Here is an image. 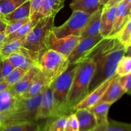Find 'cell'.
Masks as SVG:
<instances>
[{
    "label": "cell",
    "instance_id": "cell-1",
    "mask_svg": "<svg viewBox=\"0 0 131 131\" xmlns=\"http://www.w3.org/2000/svg\"><path fill=\"white\" fill-rule=\"evenodd\" d=\"M124 55L125 46L116 37L104 38L80 59L91 60L95 64L89 86V93L116 75L118 63Z\"/></svg>",
    "mask_w": 131,
    "mask_h": 131
},
{
    "label": "cell",
    "instance_id": "cell-2",
    "mask_svg": "<svg viewBox=\"0 0 131 131\" xmlns=\"http://www.w3.org/2000/svg\"><path fill=\"white\" fill-rule=\"evenodd\" d=\"M76 70L67 100V108L70 113L74 107L89 94V86L94 74L95 64L92 60L83 59L78 61Z\"/></svg>",
    "mask_w": 131,
    "mask_h": 131
},
{
    "label": "cell",
    "instance_id": "cell-3",
    "mask_svg": "<svg viewBox=\"0 0 131 131\" xmlns=\"http://www.w3.org/2000/svg\"><path fill=\"white\" fill-rule=\"evenodd\" d=\"M78 66L79 62L69 64L67 69L50 84L55 104L54 119L71 114L67 108L68 96Z\"/></svg>",
    "mask_w": 131,
    "mask_h": 131
},
{
    "label": "cell",
    "instance_id": "cell-4",
    "mask_svg": "<svg viewBox=\"0 0 131 131\" xmlns=\"http://www.w3.org/2000/svg\"><path fill=\"white\" fill-rule=\"evenodd\" d=\"M54 16L38 19L34 28L24 37L22 47L37 52L41 56L47 50L46 41L54 27Z\"/></svg>",
    "mask_w": 131,
    "mask_h": 131
},
{
    "label": "cell",
    "instance_id": "cell-5",
    "mask_svg": "<svg viewBox=\"0 0 131 131\" xmlns=\"http://www.w3.org/2000/svg\"><path fill=\"white\" fill-rule=\"evenodd\" d=\"M43 92L31 98H17L15 106L5 123L31 122L37 121L38 108ZM4 123V124H5Z\"/></svg>",
    "mask_w": 131,
    "mask_h": 131
},
{
    "label": "cell",
    "instance_id": "cell-6",
    "mask_svg": "<svg viewBox=\"0 0 131 131\" xmlns=\"http://www.w3.org/2000/svg\"><path fill=\"white\" fill-rule=\"evenodd\" d=\"M69 64L67 58L51 49L45 51L39 60L41 70L51 82L63 72Z\"/></svg>",
    "mask_w": 131,
    "mask_h": 131
},
{
    "label": "cell",
    "instance_id": "cell-7",
    "mask_svg": "<svg viewBox=\"0 0 131 131\" xmlns=\"http://www.w3.org/2000/svg\"><path fill=\"white\" fill-rule=\"evenodd\" d=\"M90 15L81 11H73L69 19L60 26H54L52 32L58 38L68 36L80 37Z\"/></svg>",
    "mask_w": 131,
    "mask_h": 131
},
{
    "label": "cell",
    "instance_id": "cell-8",
    "mask_svg": "<svg viewBox=\"0 0 131 131\" xmlns=\"http://www.w3.org/2000/svg\"><path fill=\"white\" fill-rule=\"evenodd\" d=\"M80 40V37L77 36L58 38L51 31L47 38L46 47L47 49L53 50L68 58Z\"/></svg>",
    "mask_w": 131,
    "mask_h": 131
},
{
    "label": "cell",
    "instance_id": "cell-9",
    "mask_svg": "<svg viewBox=\"0 0 131 131\" xmlns=\"http://www.w3.org/2000/svg\"><path fill=\"white\" fill-rule=\"evenodd\" d=\"M104 37H102L101 33H99L93 37L80 40L78 46L75 47V49L67 58L70 64L78 62L81 58H83L88 51H90Z\"/></svg>",
    "mask_w": 131,
    "mask_h": 131
},
{
    "label": "cell",
    "instance_id": "cell-10",
    "mask_svg": "<svg viewBox=\"0 0 131 131\" xmlns=\"http://www.w3.org/2000/svg\"><path fill=\"white\" fill-rule=\"evenodd\" d=\"M40 70V67H33L30 68L16 84L9 87L8 90L12 96L15 98H19L25 93L31 84L35 77Z\"/></svg>",
    "mask_w": 131,
    "mask_h": 131
},
{
    "label": "cell",
    "instance_id": "cell-11",
    "mask_svg": "<svg viewBox=\"0 0 131 131\" xmlns=\"http://www.w3.org/2000/svg\"><path fill=\"white\" fill-rule=\"evenodd\" d=\"M54 110L55 104L53 93L49 85L43 92L40 105L37 113V121L49 118L54 119Z\"/></svg>",
    "mask_w": 131,
    "mask_h": 131
},
{
    "label": "cell",
    "instance_id": "cell-12",
    "mask_svg": "<svg viewBox=\"0 0 131 131\" xmlns=\"http://www.w3.org/2000/svg\"><path fill=\"white\" fill-rule=\"evenodd\" d=\"M131 15V6L124 1L117 5L113 27L107 38H115L122 30Z\"/></svg>",
    "mask_w": 131,
    "mask_h": 131
},
{
    "label": "cell",
    "instance_id": "cell-13",
    "mask_svg": "<svg viewBox=\"0 0 131 131\" xmlns=\"http://www.w3.org/2000/svg\"><path fill=\"white\" fill-rule=\"evenodd\" d=\"M113 77L102 83L94 90L90 93L84 99L82 100L79 103H78L74 107V110H73L74 112L77 110H81V109H88L95 106L104 94L106 90L107 89L109 85L111 83V81L113 79Z\"/></svg>",
    "mask_w": 131,
    "mask_h": 131
},
{
    "label": "cell",
    "instance_id": "cell-14",
    "mask_svg": "<svg viewBox=\"0 0 131 131\" xmlns=\"http://www.w3.org/2000/svg\"><path fill=\"white\" fill-rule=\"evenodd\" d=\"M118 78L119 76L116 74L113 77L106 92L97 104L109 103L113 104L125 94V92L119 82Z\"/></svg>",
    "mask_w": 131,
    "mask_h": 131
},
{
    "label": "cell",
    "instance_id": "cell-15",
    "mask_svg": "<svg viewBox=\"0 0 131 131\" xmlns=\"http://www.w3.org/2000/svg\"><path fill=\"white\" fill-rule=\"evenodd\" d=\"M65 0H43L42 6L31 19V20H38L41 18L55 16L64 6Z\"/></svg>",
    "mask_w": 131,
    "mask_h": 131
},
{
    "label": "cell",
    "instance_id": "cell-16",
    "mask_svg": "<svg viewBox=\"0 0 131 131\" xmlns=\"http://www.w3.org/2000/svg\"><path fill=\"white\" fill-rule=\"evenodd\" d=\"M102 12V8L101 7L91 14L80 35L81 40L93 37L100 33Z\"/></svg>",
    "mask_w": 131,
    "mask_h": 131
},
{
    "label": "cell",
    "instance_id": "cell-17",
    "mask_svg": "<svg viewBox=\"0 0 131 131\" xmlns=\"http://www.w3.org/2000/svg\"><path fill=\"white\" fill-rule=\"evenodd\" d=\"M51 82L49 80L44 73L40 70L39 72L37 74L32 82L31 84L25 93L20 97L23 98H31L35 97L38 95L43 92L47 87L50 85Z\"/></svg>",
    "mask_w": 131,
    "mask_h": 131
},
{
    "label": "cell",
    "instance_id": "cell-18",
    "mask_svg": "<svg viewBox=\"0 0 131 131\" xmlns=\"http://www.w3.org/2000/svg\"><path fill=\"white\" fill-rule=\"evenodd\" d=\"M79 124V131H93L98 126L97 120L88 109H81L74 111Z\"/></svg>",
    "mask_w": 131,
    "mask_h": 131
},
{
    "label": "cell",
    "instance_id": "cell-19",
    "mask_svg": "<svg viewBox=\"0 0 131 131\" xmlns=\"http://www.w3.org/2000/svg\"><path fill=\"white\" fill-rule=\"evenodd\" d=\"M0 131H47L46 124L40 125L38 121L21 123H5Z\"/></svg>",
    "mask_w": 131,
    "mask_h": 131
},
{
    "label": "cell",
    "instance_id": "cell-20",
    "mask_svg": "<svg viewBox=\"0 0 131 131\" xmlns=\"http://www.w3.org/2000/svg\"><path fill=\"white\" fill-rule=\"evenodd\" d=\"M116 7L117 6L109 8L102 7L100 33L104 38L108 37L112 30L116 16Z\"/></svg>",
    "mask_w": 131,
    "mask_h": 131
},
{
    "label": "cell",
    "instance_id": "cell-21",
    "mask_svg": "<svg viewBox=\"0 0 131 131\" xmlns=\"http://www.w3.org/2000/svg\"><path fill=\"white\" fill-rule=\"evenodd\" d=\"M28 18H30V2L29 0L26 1L11 13L4 15L1 19L8 24Z\"/></svg>",
    "mask_w": 131,
    "mask_h": 131
},
{
    "label": "cell",
    "instance_id": "cell-22",
    "mask_svg": "<svg viewBox=\"0 0 131 131\" xmlns=\"http://www.w3.org/2000/svg\"><path fill=\"white\" fill-rule=\"evenodd\" d=\"M99 0H73L70 4L72 11H81L92 14L101 7Z\"/></svg>",
    "mask_w": 131,
    "mask_h": 131
},
{
    "label": "cell",
    "instance_id": "cell-23",
    "mask_svg": "<svg viewBox=\"0 0 131 131\" xmlns=\"http://www.w3.org/2000/svg\"><path fill=\"white\" fill-rule=\"evenodd\" d=\"M6 58H8V60L10 61L14 68L19 67L28 70L33 67H40L38 63L26 57L25 56L19 52L12 54Z\"/></svg>",
    "mask_w": 131,
    "mask_h": 131
},
{
    "label": "cell",
    "instance_id": "cell-24",
    "mask_svg": "<svg viewBox=\"0 0 131 131\" xmlns=\"http://www.w3.org/2000/svg\"><path fill=\"white\" fill-rule=\"evenodd\" d=\"M111 104L100 103L88 108L95 115L98 125H102L108 122L107 115Z\"/></svg>",
    "mask_w": 131,
    "mask_h": 131
},
{
    "label": "cell",
    "instance_id": "cell-25",
    "mask_svg": "<svg viewBox=\"0 0 131 131\" xmlns=\"http://www.w3.org/2000/svg\"><path fill=\"white\" fill-rule=\"evenodd\" d=\"M38 20H30L28 23H27L26 24L23 25L20 28L17 29L14 33L6 36L5 39H4L3 42V44H5V43H8V42H12L14 40H17L20 39V38L26 37L34 28Z\"/></svg>",
    "mask_w": 131,
    "mask_h": 131
},
{
    "label": "cell",
    "instance_id": "cell-26",
    "mask_svg": "<svg viewBox=\"0 0 131 131\" xmlns=\"http://www.w3.org/2000/svg\"><path fill=\"white\" fill-rule=\"evenodd\" d=\"M93 131H131V124L108 120L107 123L98 125Z\"/></svg>",
    "mask_w": 131,
    "mask_h": 131
},
{
    "label": "cell",
    "instance_id": "cell-27",
    "mask_svg": "<svg viewBox=\"0 0 131 131\" xmlns=\"http://www.w3.org/2000/svg\"><path fill=\"white\" fill-rule=\"evenodd\" d=\"M24 37L20 38V39L17 40H14L3 44V46L0 48V54L2 56V57L5 58H7L12 54L17 52L20 47H22Z\"/></svg>",
    "mask_w": 131,
    "mask_h": 131
},
{
    "label": "cell",
    "instance_id": "cell-28",
    "mask_svg": "<svg viewBox=\"0 0 131 131\" xmlns=\"http://www.w3.org/2000/svg\"><path fill=\"white\" fill-rule=\"evenodd\" d=\"M28 0H0V18L10 14Z\"/></svg>",
    "mask_w": 131,
    "mask_h": 131
},
{
    "label": "cell",
    "instance_id": "cell-29",
    "mask_svg": "<svg viewBox=\"0 0 131 131\" xmlns=\"http://www.w3.org/2000/svg\"><path fill=\"white\" fill-rule=\"evenodd\" d=\"M129 74H131V58L124 55L118 63L116 74L121 77Z\"/></svg>",
    "mask_w": 131,
    "mask_h": 131
},
{
    "label": "cell",
    "instance_id": "cell-30",
    "mask_svg": "<svg viewBox=\"0 0 131 131\" xmlns=\"http://www.w3.org/2000/svg\"><path fill=\"white\" fill-rule=\"evenodd\" d=\"M68 116H62L55 119H47V131H64Z\"/></svg>",
    "mask_w": 131,
    "mask_h": 131
},
{
    "label": "cell",
    "instance_id": "cell-31",
    "mask_svg": "<svg viewBox=\"0 0 131 131\" xmlns=\"http://www.w3.org/2000/svg\"><path fill=\"white\" fill-rule=\"evenodd\" d=\"M29 70V69H28ZM28 70L21 69V68H15L13 71L9 74L8 76L4 78V81L6 82L9 84L10 86L16 84L22 78L24 75V74L27 72Z\"/></svg>",
    "mask_w": 131,
    "mask_h": 131
},
{
    "label": "cell",
    "instance_id": "cell-32",
    "mask_svg": "<svg viewBox=\"0 0 131 131\" xmlns=\"http://www.w3.org/2000/svg\"><path fill=\"white\" fill-rule=\"evenodd\" d=\"M131 36V15L125 24L122 30L119 32L118 35L116 36V38H118L119 41L124 45V46H126L129 42V39Z\"/></svg>",
    "mask_w": 131,
    "mask_h": 131
},
{
    "label": "cell",
    "instance_id": "cell-33",
    "mask_svg": "<svg viewBox=\"0 0 131 131\" xmlns=\"http://www.w3.org/2000/svg\"><path fill=\"white\" fill-rule=\"evenodd\" d=\"M64 131H79V124L74 113L68 116Z\"/></svg>",
    "mask_w": 131,
    "mask_h": 131
},
{
    "label": "cell",
    "instance_id": "cell-34",
    "mask_svg": "<svg viewBox=\"0 0 131 131\" xmlns=\"http://www.w3.org/2000/svg\"><path fill=\"white\" fill-rule=\"evenodd\" d=\"M17 98L13 97L7 101H0V113H11L15 106Z\"/></svg>",
    "mask_w": 131,
    "mask_h": 131
},
{
    "label": "cell",
    "instance_id": "cell-35",
    "mask_svg": "<svg viewBox=\"0 0 131 131\" xmlns=\"http://www.w3.org/2000/svg\"><path fill=\"white\" fill-rule=\"evenodd\" d=\"M29 20H30V18H28V19L19 20V21L14 22V23L7 24V26H6V29H5V32H4L5 36H7L8 35L11 34V33H14V32L17 29H18L19 28H20V27L23 26V25H24V24H26L27 23H28Z\"/></svg>",
    "mask_w": 131,
    "mask_h": 131
},
{
    "label": "cell",
    "instance_id": "cell-36",
    "mask_svg": "<svg viewBox=\"0 0 131 131\" xmlns=\"http://www.w3.org/2000/svg\"><path fill=\"white\" fill-rule=\"evenodd\" d=\"M118 80L125 93L131 94V74L124 76H119Z\"/></svg>",
    "mask_w": 131,
    "mask_h": 131
},
{
    "label": "cell",
    "instance_id": "cell-37",
    "mask_svg": "<svg viewBox=\"0 0 131 131\" xmlns=\"http://www.w3.org/2000/svg\"><path fill=\"white\" fill-rule=\"evenodd\" d=\"M15 69L10 62L8 58H5L3 59V66H2V76L3 78H5L9 75L13 70Z\"/></svg>",
    "mask_w": 131,
    "mask_h": 131
},
{
    "label": "cell",
    "instance_id": "cell-38",
    "mask_svg": "<svg viewBox=\"0 0 131 131\" xmlns=\"http://www.w3.org/2000/svg\"><path fill=\"white\" fill-rule=\"evenodd\" d=\"M30 2V20L38 12L42 6L43 0H29Z\"/></svg>",
    "mask_w": 131,
    "mask_h": 131
},
{
    "label": "cell",
    "instance_id": "cell-39",
    "mask_svg": "<svg viewBox=\"0 0 131 131\" xmlns=\"http://www.w3.org/2000/svg\"><path fill=\"white\" fill-rule=\"evenodd\" d=\"M123 1L124 0H110L107 3V4L103 6V7L106 8H109L113 7V6H116Z\"/></svg>",
    "mask_w": 131,
    "mask_h": 131
},
{
    "label": "cell",
    "instance_id": "cell-40",
    "mask_svg": "<svg viewBox=\"0 0 131 131\" xmlns=\"http://www.w3.org/2000/svg\"><path fill=\"white\" fill-rule=\"evenodd\" d=\"M6 26H7V24L1 18H0V33L5 32Z\"/></svg>",
    "mask_w": 131,
    "mask_h": 131
},
{
    "label": "cell",
    "instance_id": "cell-41",
    "mask_svg": "<svg viewBox=\"0 0 131 131\" xmlns=\"http://www.w3.org/2000/svg\"><path fill=\"white\" fill-rule=\"evenodd\" d=\"M125 56L131 58V45L125 47Z\"/></svg>",
    "mask_w": 131,
    "mask_h": 131
},
{
    "label": "cell",
    "instance_id": "cell-42",
    "mask_svg": "<svg viewBox=\"0 0 131 131\" xmlns=\"http://www.w3.org/2000/svg\"><path fill=\"white\" fill-rule=\"evenodd\" d=\"M3 59L0 60V82L3 81V78L2 76V66H3Z\"/></svg>",
    "mask_w": 131,
    "mask_h": 131
},
{
    "label": "cell",
    "instance_id": "cell-43",
    "mask_svg": "<svg viewBox=\"0 0 131 131\" xmlns=\"http://www.w3.org/2000/svg\"><path fill=\"white\" fill-rule=\"evenodd\" d=\"M5 33L4 32H3V33H0V43H3V40L4 39H5Z\"/></svg>",
    "mask_w": 131,
    "mask_h": 131
},
{
    "label": "cell",
    "instance_id": "cell-44",
    "mask_svg": "<svg viewBox=\"0 0 131 131\" xmlns=\"http://www.w3.org/2000/svg\"><path fill=\"white\" fill-rule=\"evenodd\" d=\"M110 0H99V4L101 6H104L106 4H107V3Z\"/></svg>",
    "mask_w": 131,
    "mask_h": 131
},
{
    "label": "cell",
    "instance_id": "cell-45",
    "mask_svg": "<svg viewBox=\"0 0 131 131\" xmlns=\"http://www.w3.org/2000/svg\"><path fill=\"white\" fill-rule=\"evenodd\" d=\"M124 1L125 3H126L128 5L131 6V0H124Z\"/></svg>",
    "mask_w": 131,
    "mask_h": 131
},
{
    "label": "cell",
    "instance_id": "cell-46",
    "mask_svg": "<svg viewBox=\"0 0 131 131\" xmlns=\"http://www.w3.org/2000/svg\"><path fill=\"white\" fill-rule=\"evenodd\" d=\"M129 45H131V36H130V39H129V42H128L127 44V46H129Z\"/></svg>",
    "mask_w": 131,
    "mask_h": 131
},
{
    "label": "cell",
    "instance_id": "cell-47",
    "mask_svg": "<svg viewBox=\"0 0 131 131\" xmlns=\"http://www.w3.org/2000/svg\"><path fill=\"white\" fill-rule=\"evenodd\" d=\"M3 58V57H2V56H1V55L0 54V60H2Z\"/></svg>",
    "mask_w": 131,
    "mask_h": 131
}]
</instances>
